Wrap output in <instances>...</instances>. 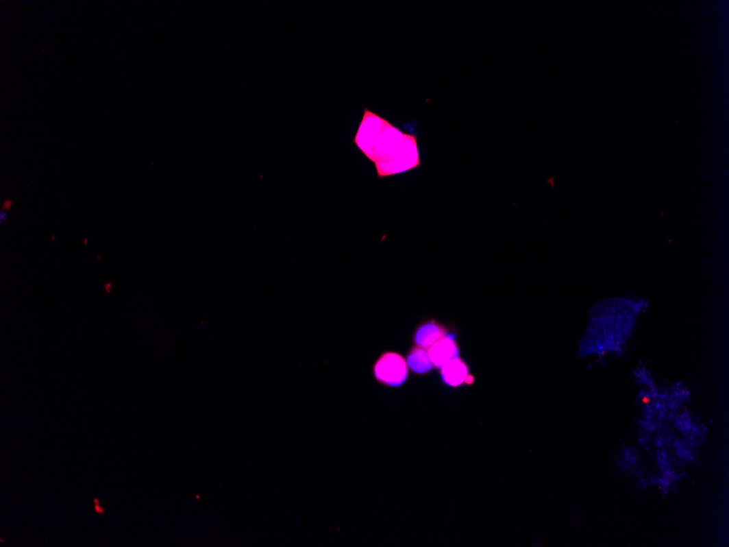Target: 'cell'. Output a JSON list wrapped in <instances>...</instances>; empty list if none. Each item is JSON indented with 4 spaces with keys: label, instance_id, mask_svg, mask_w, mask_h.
Listing matches in <instances>:
<instances>
[{
    "label": "cell",
    "instance_id": "8992f818",
    "mask_svg": "<svg viewBox=\"0 0 729 547\" xmlns=\"http://www.w3.org/2000/svg\"><path fill=\"white\" fill-rule=\"evenodd\" d=\"M448 335L445 328L432 321L421 326L415 333V342L417 346L423 349L428 350L432 344L436 343L440 339L445 338Z\"/></svg>",
    "mask_w": 729,
    "mask_h": 547
},
{
    "label": "cell",
    "instance_id": "ba28073f",
    "mask_svg": "<svg viewBox=\"0 0 729 547\" xmlns=\"http://www.w3.org/2000/svg\"><path fill=\"white\" fill-rule=\"evenodd\" d=\"M12 204H14V202H12V200H9V199L8 200H5V202H3V211H8V210H10L11 207H12Z\"/></svg>",
    "mask_w": 729,
    "mask_h": 547
},
{
    "label": "cell",
    "instance_id": "9c48e42d",
    "mask_svg": "<svg viewBox=\"0 0 729 547\" xmlns=\"http://www.w3.org/2000/svg\"><path fill=\"white\" fill-rule=\"evenodd\" d=\"M7 219H8V215H7V212L3 210V211H1V215H0V222L3 223Z\"/></svg>",
    "mask_w": 729,
    "mask_h": 547
},
{
    "label": "cell",
    "instance_id": "7a4b0ae2",
    "mask_svg": "<svg viewBox=\"0 0 729 547\" xmlns=\"http://www.w3.org/2000/svg\"><path fill=\"white\" fill-rule=\"evenodd\" d=\"M373 375L380 384L393 388L402 386L408 379V363L397 352H386L375 362Z\"/></svg>",
    "mask_w": 729,
    "mask_h": 547
},
{
    "label": "cell",
    "instance_id": "52a82bcc",
    "mask_svg": "<svg viewBox=\"0 0 729 547\" xmlns=\"http://www.w3.org/2000/svg\"><path fill=\"white\" fill-rule=\"evenodd\" d=\"M406 363H408V367L417 374L428 373L429 370H432L434 367L428 352L421 346H416L410 350Z\"/></svg>",
    "mask_w": 729,
    "mask_h": 547
},
{
    "label": "cell",
    "instance_id": "3957f363",
    "mask_svg": "<svg viewBox=\"0 0 729 547\" xmlns=\"http://www.w3.org/2000/svg\"><path fill=\"white\" fill-rule=\"evenodd\" d=\"M419 165H421V158H419L417 140L413 134H408L402 152L399 153L391 163L377 169V174L379 178H388L392 175L408 172L410 169L419 167Z\"/></svg>",
    "mask_w": 729,
    "mask_h": 547
},
{
    "label": "cell",
    "instance_id": "30bf717a",
    "mask_svg": "<svg viewBox=\"0 0 729 547\" xmlns=\"http://www.w3.org/2000/svg\"><path fill=\"white\" fill-rule=\"evenodd\" d=\"M110 287H112V283H108V284L105 285V289H106L108 293H110Z\"/></svg>",
    "mask_w": 729,
    "mask_h": 547
},
{
    "label": "cell",
    "instance_id": "6da1fadb",
    "mask_svg": "<svg viewBox=\"0 0 729 547\" xmlns=\"http://www.w3.org/2000/svg\"><path fill=\"white\" fill-rule=\"evenodd\" d=\"M408 136L395 125L364 108L354 143L378 169L391 163L402 152Z\"/></svg>",
    "mask_w": 729,
    "mask_h": 547
},
{
    "label": "cell",
    "instance_id": "8fae6325",
    "mask_svg": "<svg viewBox=\"0 0 729 547\" xmlns=\"http://www.w3.org/2000/svg\"><path fill=\"white\" fill-rule=\"evenodd\" d=\"M84 244H88V239H84Z\"/></svg>",
    "mask_w": 729,
    "mask_h": 547
},
{
    "label": "cell",
    "instance_id": "277c9868",
    "mask_svg": "<svg viewBox=\"0 0 729 547\" xmlns=\"http://www.w3.org/2000/svg\"><path fill=\"white\" fill-rule=\"evenodd\" d=\"M427 352L432 365L437 368H443L447 363L458 357V344L454 335H445V338L440 339Z\"/></svg>",
    "mask_w": 729,
    "mask_h": 547
},
{
    "label": "cell",
    "instance_id": "5b68a950",
    "mask_svg": "<svg viewBox=\"0 0 729 547\" xmlns=\"http://www.w3.org/2000/svg\"><path fill=\"white\" fill-rule=\"evenodd\" d=\"M441 377L445 384L450 387H458L464 382H469V367L460 360V357L450 361L441 368Z\"/></svg>",
    "mask_w": 729,
    "mask_h": 547
}]
</instances>
